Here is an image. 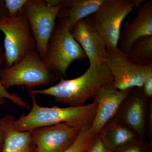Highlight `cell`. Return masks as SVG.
<instances>
[{"label":"cell","mask_w":152,"mask_h":152,"mask_svg":"<svg viewBox=\"0 0 152 152\" xmlns=\"http://www.w3.org/2000/svg\"><path fill=\"white\" fill-rule=\"evenodd\" d=\"M111 74L104 63L90 66L85 72L71 80L61 79L54 86L42 90L30 91V94L51 96L57 102L70 107L86 105L101 87L112 83Z\"/></svg>","instance_id":"cell-1"},{"label":"cell","mask_w":152,"mask_h":152,"mask_svg":"<svg viewBox=\"0 0 152 152\" xmlns=\"http://www.w3.org/2000/svg\"><path fill=\"white\" fill-rule=\"evenodd\" d=\"M32 107L28 113L22 115L18 120L14 119L12 126L20 132H30L37 128L65 124L72 127L83 128L91 124L96 104H91L80 107H60L56 105L47 107L38 104L35 95L30 94Z\"/></svg>","instance_id":"cell-2"},{"label":"cell","mask_w":152,"mask_h":152,"mask_svg":"<svg viewBox=\"0 0 152 152\" xmlns=\"http://www.w3.org/2000/svg\"><path fill=\"white\" fill-rule=\"evenodd\" d=\"M86 58L72 35L67 19H59L47 45L43 59L46 65L61 80L65 78L68 68L72 63Z\"/></svg>","instance_id":"cell-3"},{"label":"cell","mask_w":152,"mask_h":152,"mask_svg":"<svg viewBox=\"0 0 152 152\" xmlns=\"http://www.w3.org/2000/svg\"><path fill=\"white\" fill-rule=\"evenodd\" d=\"M58 79L48 68L37 49L28 53L11 67L0 69V82L6 89L14 86L31 90L50 86Z\"/></svg>","instance_id":"cell-4"},{"label":"cell","mask_w":152,"mask_h":152,"mask_svg":"<svg viewBox=\"0 0 152 152\" xmlns=\"http://www.w3.org/2000/svg\"><path fill=\"white\" fill-rule=\"evenodd\" d=\"M143 0H104L94 13L86 18L101 36L106 50L118 48L121 26L125 18Z\"/></svg>","instance_id":"cell-5"},{"label":"cell","mask_w":152,"mask_h":152,"mask_svg":"<svg viewBox=\"0 0 152 152\" xmlns=\"http://www.w3.org/2000/svg\"><path fill=\"white\" fill-rule=\"evenodd\" d=\"M0 31L4 34V68L11 67L21 61L28 53L36 50L35 41L23 10L13 16L2 19Z\"/></svg>","instance_id":"cell-6"},{"label":"cell","mask_w":152,"mask_h":152,"mask_svg":"<svg viewBox=\"0 0 152 152\" xmlns=\"http://www.w3.org/2000/svg\"><path fill=\"white\" fill-rule=\"evenodd\" d=\"M64 1L61 4L52 7L48 4L46 0H27L23 8L35 41L36 49L43 60Z\"/></svg>","instance_id":"cell-7"},{"label":"cell","mask_w":152,"mask_h":152,"mask_svg":"<svg viewBox=\"0 0 152 152\" xmlns=\"http://www.w3.org/2000/svg\"><path fill=\"white\" fill-rule=\"evenodd\" d=\"M104 63L111 74L115 88L124 91L142 87L145 65L133 62L118 48L106 50Z\"/></svg>","instance_id":"cell-8"},{"label":"cell","mask_w":152,"mask_h":152,"mask_svg":"<svg viewBox=\"0 0 152 152\" xmlns=\"http://www.w3.org/2000/svg\"><path fill=\"white\" fill-rule=\"evenodd\" d=\"M148 99L142 88L133 89L123 101L113 119L134 131L140 139L147 132Z\"/></svg>","instance_id":"cell-9"},{"label":"cell","mask_w":152,"mask_h":152,"mask_svg":"<svg viewBox=\"0 0 152 152\" xmlns=\"http://www.w3.org/2000/svg\"><path fill=\"white\" fill-rule=\"evenodd\" d=\"M82 128L72 127L63 123L30 132L37 152H63L74 142Z\"/></svg>","instance_id":"cell-10"},{"label":"cell","mask_w":152,"mask_h":152,"mask_svg":"<svg viewBox=\"0 0 152 152\" xmlns=\"http://www.w3.org/2000/svg\"><path fill=\"white\" fill-rule=\"evenodd\" d=\"M132 90L121 91L109 83L101 87L95 93L92 98L96 104V109L90 127L94 135L98 136L102 129L114 118L123 101Z\"/></svg>","instance_id":"cell-11"},{"label":"cell","mask_w":152,"mask_h":152,"mask_svg":"<svg viewBox=\"0 0 152 152\" xmlns=\"http://www.w3.org/2000/svg\"><path fill=\"white\" fill-rule=\"evenodd\" d=\"M71 32L86 55L90 66L104 62L106 51L104 41L86 19L77 22Z\"/></svg>","instance_id":"cell-12"},{"label":"cell","mask_w":152,"mask_h":152,"mask_svg":"<svg viewBox=\"0 0 152 152\" xmlns=\"http://www.w3.org/2000/svg\"><path fill=\"white\" fill-rule=\"evenodd\" d=\"M132 21L120 33L118 47L126 54L138 39L152 36V1L148 0L137 7Z\"/></svg>","instance_id":"cell-13"},{"label":"cell","mask_w":152,"mask_h":152,"mask_svg":"<svg viewBox=\"0 0 152 152\" xmlns=\"http://www.w3.org/2000/svg\"><path fill=\"white\" fill-rule=\"evenodd\" d=\"M14 119L10 114L0 119V126L4 133L1 152H37L30 132H20L13 128Z\"/></svg>","instance_id":"cell-14"},{"label":"cell","mask_w":152,"mask_h":152,"mask_svg":"<svg viewBox=\"0 0 152 152\" xmlns=\"http://www.w3.org/2000/svg\"><path fill=\"white\" fill-rule=\"evenodd\" d=\"M98 136L106 146L114 152L140 139L134 131L115 119L102 129Z\"/></svg>","instance_id":"cell-15"},{"label":"cell","mask_w":152,"mask_h":152,"mask_svg":"<svg viewBox=\"0 0 152 152\" xmlns=\"http://www.w3.org/2000/svg\"><path fill=\"white\" fill-rule=\"evenodd\" d=\"M104 0H64L57 18L67 19L70 31L80 20L86 18L99 8Z\"/></svg>","instance_id":"cell-16"},{"label":"cell","mask_w":152,"mask_h":152,"mask_svg":"<svg viewBox=\"0 0 152 152\" xmlns=\"http://www.w3.org/2000/svg\"><path fill=\"white\" fill-rule=\"evenodd\" d=\"M133 62L140 65L152 64V36L138 39L126 53Z\"/></svg>","instance_id":"cell-17"},{"label":"cell","mask_w":152,"mask_h":152,"mask_svg":"<svg viewBox=\"0 0 152 152\" xmlns=\"http://www.w3.org/2000/svg\"><path fill=\"white\" fill-rule=\"evenodd\" d=\"M91 125L82 128L74 142L63 152L86 151L93 140L96 137L91 132L90 129Z\"/></svg>","instance_id":"cell-18"},{"label":"cell","mask_w":152,"mask_h":152,"mask_svg":"<svg viewBox=\"0 0 152 152\" xmlns=\"http://www.w3.org/2000/svg\"><path fill=\"white\" fill-rule=\"evenodd\" d=\"M3 53V47H0V67L4 64ZM5 99H8L20 107L26 108L28 109L31 108L28 104L17 94H11L9 93L0 82V106L2 105L5 103Z\"/></svg>","instance_id":"cell-19"},{"label":"cell","mask_w":152,"mask_h":152,"mask_svg":"<svg viewBox=\"0 0 152 152\" xmlns=\"http://www.w3.org/2000/svg\"><path fill=\"white\" fill-rule=\"evenodd\" d=\"M115 152H152V143L139 139Z\"/></svg>","instance_id":"cell-20"},{"label":"cell","mask_w":152,"mask_h":152,"mask_svg":"<svg viewBox=\"0 0 152 152\" xmlns=\"http://www.w3.org/2000/svg\"><path fill=\"white\" fill-rule=\"evenodd\" d=\"M142 90L148 99L152 98V64L145 66V73Z\"/></svg>","instance_id":"cell-21"},{"label":"cell","mask_w":152,"mask_h":152,"mask_svg":"<svg viewBox=\"0 0 152 152\" xmlns=\"http://www.w3.org/2000/svg\"><path fill=\"white\" fill-rule=\"evenodd\" d=\"M27 0H5V6L9 17L13 16L19 11L22 10Z\"/></svg>","instance_id":"cell-22"},{"label":"cell","mask_w":152,"mask_h":152,"mask_svg":"<svg viewBox=\"0 0 152 152\" xmlns=\"http://www.w3.org/2000/svg\"><path fill=\"white\" fill-rule=\"evenodd\" d=\"M86 152H115L108 148L99 136L95 137Z\"/></svg>","instance_id":"cell-23"},{"label":"cell","mask_w":152,"mask_h":152,"mask_svg":"<svg viewBox=\"0 0 152 152\" xmlns=\"http://www.w3.org/2000/svg\"><path fill=\"white\" fill-rule=\"evenodd\" d=\"M8 16L7 11L3 0H0V20L4 17Z\"/></svg>","instance_id":"cell-24"},{"label":"cell","mask_w":152,"mask_h":152,"mask_svg":"<svg viewBox=\"0 0 152 152\" xmlns=\"http://www.w3.org/2000/svg\"><path fill=\"white\" fill-rule=\"evenodd\" d=\"M46 1L49 5L54 7L61 4L64 1V0H46Z\"/></svg>","instance_id":"cell-25"},{"label":"cell","mask_w":152,"mask_h":152,"mask_svg":"<svg viewBox=\"0 0 152 152\" xmlns=\"http://www.w3.org/2000/svg\"><path fill=\"white\" fill-rule=\"evenodd\" d=\"M4 141V133L1 128L0 126V152L2 148Z\"/></svg>","instance_id":"cell-26"},{"label":"cell","mask_w":152,"mask_h":152,"mask_svg":"<svg viewBox=\"0 0 152 152\" xmlns=\"http://www.w3.org/2000/svg\"><path fill=\"white\" fill-rule=\"evenodd\" d=\"M86 152V151H85L84 152Z\"/></svg>","instance_id":"cell-27"}]
</instances>
